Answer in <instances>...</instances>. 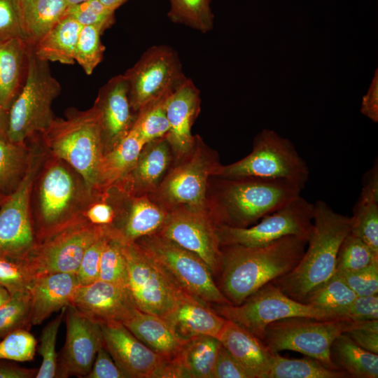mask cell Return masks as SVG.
Here are the masks:
<instances>
[{
  "label": "cell",
  "instance_id": "42",
  "mask_svg": "<svg viewBox=\"0 0 378 378\" xmlns=\"http://www.w3.org/2000/svg\"><path fill=\"white\" fill-rule=\"evenodd\" d=\"M377 261L378 253L361 239L349 233L339 248L335 272L361 270Z\"/></svg>",
  "mask_w": 378,
  "mask_h": 378
},
{
  "label": "cell",
  "instance_id": "43",
  "mask_svg": "<svg viewBox=\"0 0 378 378\" xmlns=\"http://www.w3.org/2000/svg\"><path fill=\"white\" fill-rule=\"evenodd\" d=\"M104 31L96 25L83 26L76 43L74 59L87 75L102 62L105 47L101 41Z\"/></svg>",
  "mask_w": 378,
  "mask_h": 378
},
{
  "label": "cell",
  "instance_id": "35",
  "mask_svg": "<svg viewBox=\"0 0 378 378\" xmlns=\"http://www.w3.org/2000/svg\"><path fill=\"white\" fill-rule=\"evenodd\" d=\"M221 343L214 337L200 335L187 340L175 358L184 378H213Z\"/></svg>",
  "mask_w": 378,
  "mask_h": 378
},
{
  "label": "cell",
  "instance_id": "9",
  "mask_svg": "<svg viewBox=\"0 0 378 378\" xmlns=\"http://www.w3.org/2000/svg\"><path fill=\"white\" fill-rule=\"evenodd\" d=\"M27 172L18 188L0 204V254L26 259L36 244L31 197L36 176L46 155L41 140L30 141Z\"/></svg>",
  "mask_w": 378,
  "mask_h": 378
},
{
  "label": "cell",
  "instance_id": "8",
  "mask_svg": "<svg viewBox=\"0 0 378 378\" xmlns=\"http://www.w3.org/2000/svg\"><path fill=\"white\" fill-rule=\"evenodd\" d=\"M355 321L344 318L318 319L290 317L270 323L262 341L274 353L290 350L339 370L330 358V346L341 334L352 329Z\"/></svg>",
  "mask_w": 378,
  "mask_h": 378
},
{
  "label": "cell",
  "instance_id": "31",
  "mask_svg": "<svg viewBox=\"0 0 378 378\" xmlns=\"http://www.w3.org/2000/svg\"><path fill=\"white\" fill-rule=\"evenodd\" d=\"M145 144L132 128L114 147L104 153L97 174L99 194L120 183L132 171Z\"/></svg>",
  "mask_w": 378,
  "mask_h": 378
},
{
  "label": "cell",
  "instance_id": "19",
  "mask_svg": "<svg viewBox=\"0 0 378 378\" xmlns=\"http://www.w3.org/2000/svg\"><path fill=\"white\" fill-rule=\"evenodd\" d=\"M220 166L199 150L168 174L160 184V195L172 205L204 208L209 177L215 176Z\"/></svg>",
  "mask_w": 378,
  "mask_h": 378
},
{
  "label": "cell",
  "instance_id": "18",
  "mask_svg": "<svg viewBox=\"0 0 378 378\" xmlns=\"http://www.w3.org/2000/svg\"><path fill=\"white\" fill-rule=\"evenodd\" d=\"M99 325L104 347L127 378H158L167 358L145 345L121 322Z\"/></svg>",
  "mask_w": 378,
  "mask_h": 378
},
{
  "label": "cell",
  "instance_id": "58",
  "mask_svg": "<svg viewBox=\"0 0 378 378\" xmlns=\"http://www.w3.org/2000/svg\"><path fill=\"white\" fill-rule=\"evenodd\" d=\"M37 370L0 363V378H31L36 377Z\"/></svg>",
  "mask_w": 378,
  "mask_h": 378
},
{
  "label": "cell",
  "instance_id": "16",
  "mask_svg": "<svg viewBox=\"0 0 378 378\" xmlns=\"http://www.w3.org/2000/svg\"><path fill=\"white\" fill-rule=\"evenodd\" d=\"M218 226L215 215L206 212L205 207L180 206L169 212L157 234L197 255L216 275L222 263Z\"/></svg>",
  "mask_w": 378,
  "mask_h": 378
},
{
  "label": "cell",
  "instance_id": "24",
  "mask_svg": "<svg viewBox=\"0 0 378 378\" xmlns=\"http://www.w3.org/2000/svg\"><path fill=\"white\" fill-rule=\"evenodd\" d=\"M202 300L184 295L163 318L174 332L183 340L200 335L218 339L226 319Z\"/></svg>",
  "mask_w": 378,
  "mask_h": 378
},
{
  "label": "cell",
  "instance_id": "48",
  "mask_svg": "<svg viewBox=\"0 0 378 378\" xmlns=\"http://www.w3.org/2000/svg\"><path fill=\"white\" fill-rule=\"evenodd\" d=\"M115 10L103 5L99 0H87L68 6L64 14L71 16L82 26L96 25L104 31L115 22Z\"/></svg>",
  "mask_w": 378,
  "mask_h": 378
},
{
  "label": "cell",
  "instance_id": "6",
  "mask_svg": "<svg viewBox=\"0 0 378 378\" xmlns=\"http://www.w3.org/2000/svg\"><path fill=\"white\" fill-rule=\"evenodd\" d=\"M48 63L39 59L31 47L25 83L8 111L6 136L13 143L27 144L44 132L55 118L52 104L61 85Z\"/></svg>",
  "mask_w": 378,
  "mask_h": 378
},
{
  "label": "cell",
  "instance_id": "51",
  "mask_svg": "<svg viewBox=\"0 0 378 378\" xmlns=\"http://www.w3.org/2000/svg\"><path fill=\"white\" fill-rule=\"evenodd\" d=\"M116 206L109 202L105 192L95 196L85 207L83 216L92 225L113 227L116 219Z\"/></svg>",
  "mask_w": 378,
  "mask_h": 378
},
{
  "label": "cell",
  "instance_id": "46",
  "mask_svg": "<svg viewBox=\"0 0 378 378\" xmlns=\"http://www.w3.org/2000/svg\"><path fill=\"white\" fill-rule=\"evenodd\" d=\"M34 279L26 259L0 254V285L11 293L29 291Z\"/></svg>",
  "mask_w": 378,
  "mask_h": 378
},
{
  "label": "cell",
  "instance_id": "23",
  "mask_svg": "<svg viewBox=\"0 0 378 378\" xmlns=\"http://www.w3.org/2000/svg\"><path fill=\"white\" fill-rule=\"evenodd\" d=\"M125 195L127 201L115 205L116 219L112 227L115 234L122 241L131 242L157 233L167 220L169 212L144 194Z\"/></svg>",
  "mask_w": 378,
  "mask_h": 378
},
{
  "label": "cell",
  "instance_id": "61",
  "mask_svg": "<svg viewBox=\"0 0 378 378\" xmlns=\"http://www.w3.org/2000/svg\"><path fill=\"white\" fill-rule=\"evenodd\" d=\"M11 293L4 286L0 285V307L10 298Z\"/></svg>",
  "mask_w": 378,
  "mask_h": 378
},
{
  "label": "cell",
  "instance_id": "40",
  "mask_svg": "<svg viewBox=\"0 0 378 378\" xmlns=\"http://www.w3.org/2000/svg\"><path fill=\"white\" fill-rule=\"evenodd\" d=\"M211 0H170L169 19L206 33L214 27Z\"/></svg>",
  "mask_w": 378,
  "mask_h": 378
},
{
  "label": "cell",
  "instance_id": "50",
  "mask_svg": "<svg viewBox=\"0 0 378 378\" xmlns=\"http://www.w3.org/2000/svg\"><path fill=\"white\" fill-rule=\"evenodd\" d=\"M111 227L98 237L85 251L75 275L79 286L87 285L99 279L102 251Z\"/></svg>",
  "mask_w": 378,
  "mask_h": 378
},
{
  "label": "cell",
  "instance_id": "2",
  "mask_svg": "<svg viewBox=\"0 0 378 378\" xmlns=\"http://www.w3.org/2000/svg\"><path fill=\"white\" fill-rule=\"evenodd\" d=\"M97 195L72 167L47 153L31 197L37 241L83 218L85 207Z\"/></svg>",
  "mask_w": 378,
  "mask_h": 378
},
{
  "label": "cell",
  "instance_id": "15",
  "mask_svg": "<svg viewBox=\"0 0 378 378\" xmlns=\"http://www.w3.org/2000/svg\"><path fill=\"white\" fill-rule=\"evenodd\" d=\"M314 215V204L300 195L251 226L218 225L221 246H258L290 235L308 240L313 227Z\"/></svg>",
  "mask_w": 378,
  "mask_h": 378
},
{
  "label": "cell",
  "instance_id": "59",
  "mask_svg": "<svg viewBox=\"0 0 378 378\" xmlns=\"http://www.w3.org/2000/svg\"><path fill=\"white\" fill-rule=\"evenodd\" d=\"M8 112L6 111L0 102V134L7 137Z\"/></svg>",
  "mask_w": 378,
  "mask_h": 378
},
{
  "label": "cell",
  "instance_id": "17",
  "mask_svg": "<svg viewBox=\"0 0 378 378\" xmlns=\"http://www.w3.org/2000/svg\"><path fill=\"white\" fill-rule=\"evenodd\" d=\"M66 335L56 377H86L102 342L99 323L91 320L72 304L66 308Z\"/></svg>",
  "mask_w": 378,
  "mask_h": 378
},
{
  "label": "cell",
  "instance_id": "11",
  "mask_svg": "<svg viewBox=\"0 0 378 378\" xmlns=\"http://www.w3.org/2000/svg\"><path fill=\"white\" fill-rule=\"evenodd\" d=\"M214 309L262 340L266 327L276 321L290 317L337 318L326 310L290 298L272 282L261 287L239 305L215 304Z\"/></svg>",
  "mask_w": 378,
  "mask_h": 378
},
{
  "label": "cell",
  "instance_id": "29",
  "mask_svg": "<svg viewBox=\"0 0 378 378\" xmlns=\"http://www.w3.org/2000/svg\"><path fill=\"white\" fill-rule=\"evenodd\" d=\"M122 323L155 352L171 358L186 340L179 338L162 318L136 308Z\"/></svg>",
  "mask_w": 378,
  "mask_h": 378
},
{
  "label": "cell",
  "instance_id": "63",
  "mask_svg": "<svg viewBox=\"0 0 378 378\" xmlns=\"http://www.w3.org/2000/svg\"><path fill=\"white\" fill-rule=\"evenodd\" d=\"M7 195L0 192V204L3 202Z\"/></svg>",
  "mask_w": 378,
  "mask_h": 378
},
{
  "label": "cell",
  "instance_id": "21",
  "mask_svg": "<svg viewBox=\"0 0 378 378\" xmlns=\"http://www.w3.org/2000/svg\"><path fill=\"white\" fill-rule=\"evenodd\" d=\"M94 102L101 113L102 139L106 153L127 135L136 118L132 113L128 85L123 74L108 80L99 89Z\"/></svg>",
  "mask_w": 378,
  "mask_h": 378
},
{
  "label": "cell",
  "instance_id": "14",
  "mask_svg": "<svg viewBox=\"0 0 378 378\" xmlns=\"http://www.w3.org/2000/svg\"><path fill=\"white\" fill-rule=\"evenodd\" d=\"M123 76L132 109L137 112L152 101L173 92L187 78L177 52L164 45L148 48Z\"/></svg>",
  "mask_w": 378,
  "mask_h": 378
},
{
  "label": "cell",
  "instance_id": "45",
  "mask_svg": "<svg viewBox=\"0 0 378 378\" xmlns=\"http://www.w3.org/2000/svg\"><path fill=\"white\" fill-rule=\"evenodd\" d=\"M66 308L61 309L60 313L50 321L41 332L38 351L42 360L40 368L37 370L36 378H54L56 377L58 363L56 341Z\"/></svg>",
  "mask_w": 378,
  "mask_h": 378
},
{
  "label": "cell",
  "instance_id": "36",
  "mask_svg": "<svg viewBox=\"0 0 378 378\" xmlns=\"http://www.w3.org/2000/svg\"><path fill=\"white\" fill-rule=\"evenodd\" d=\"M31 145L13 143L0 134V192L8 195L19 186L29 163Z\"/></svg>",
  "mask_w": 378,
  "mask_h": 378
},
{
  "label": "cell",
  "instance_id": "32",
  "mask_svg": "<svg viewBox=\"0 0 378 378\" xmlns=\"http://www.w3.org/2000/svg\"><path fill=\"white\" fill-rule=\"evenodd\" d=\"M82 27L73 18L64 14L31 47L34 53L43 61L74 64L76 43Z\"/></svg>",
  "mask_w": 378,
  "mask_h": 378
},
{
  "label": "cell",
  "instance_id": "12",
  "mask_svg": "<svg viewBox=\"0 0 378 378\" xmlns=\"http://www.w3.org/2000/svg\"><path fill=\"white\" fill-rule=\"evenodd\" d=\"M122 241L127 287L136 307L163 318L188 293L181 289L136 241Z\"/></svg>",
  "mask_w": 378,
  "mask_h": 378
},
{
  "label": "cell",
  "instance_id": "54",
  "mask_svg": "<svg viewBox=\"0 0 378 378\" xmlns=\"http://www.w3.org/2000/svg\"><path fill=\"white\" fill-rule=\"evenodd\" d=\"M86 378H127V377L102 342L97 351L92 368Z\"/></svg>",
  "mask_w": 378,
  "mask_h": 378
},
{
  "label": "cell",
  "instance_id": "47",
  "mask_svg": "<svg viewBox=\"0 0 378 378\" xmlns=\"http://www.w3.org/2000/svg\"><path fill=\"white\" fill-rule=\"evenodd\" d=\"M2 338L0 342V359L16 362L33 360L37 342L27 329L13 330Z\"/></svg>",
  "mask_w": 378,
  "mask_h": 378
},
{
  "label": "cell",
  "instance_id": "5",
  "mask_svg": "<svg viewBox=\"0 0 378 378\" xmlns=\"http://www.w3.org/2000/svg\"><path fill=\"white\" fill-rule=\"evenodd\" d=\"M221 178L215 211L219 225L248 227L300 196L302 190L283 178Z\"/></svg>",
  "mask_w": 378,
  "mask_h": 378
},
{
  "label": "cell",
  "instance_id": "1",
  "mask_svg": "<svg viewBox=\"0 0 378 378\" xmlns=\"http://www.w3.org/2000/svg\"><path fill=\"white\" fill-rule=\"evenodd\" d=\"M307 239L286 236L265 245L222 246L218 288L239 305L265 284L290 272L301 259Z\"/></svg>",
  "mask_w": 378,
  "mask_h": 378
},
{
  "label": "cell",
  "instance_id": "37",
  "mask_svg": "<svg viewBox=\"0 0 378 378\" xmlns=\"http://www.w3.org/2000/svg\"><path fill=\"white\" fill-rule=\"evenodd\" d=\"M340 370L327 368L313 358H289L274 353L267 378H346Z\"/></svg>",
  "mask_w": 378,
  "mask_h": 378
},
{
  "label": "cell",
  "instance_id": "22",
  "mask_svg": "<svg viewBox=\"0 0 378 378\" xmlns=\"http://www.w3.org/2000/svg\"><path fill=\"white\" fill-rule=\"evenodd\" d=\"M200 92L190 78L169 97L166 111L169 130L165 136L170 147L182 156L194 146L191 127L200 109Z\"/></svg>",
  "mask_w": 378,
  "mask_h": 378
},
{
  "label": "cell",
  "instance_id": "38",
  "mask_svg": "<svg viewBox=\"0 0 378 378\" xmlns=\"http://www.w3.org/2000/svg\"><path fill=\"white\" fill-rule=\"evenodd\" d=\"M172 93L152 101L138 111L132 128L145 144L167 136L169 125L166 106Z\"/></svg>",
  "mask_w": 378,
  "mask_h": 378
},
{
  "label": "cell",
  "instance_id": "49",
  "mask_svg": "<svg viewBox=\"0 0 378 378\" xmlns=\"http://www.w3.org/2000/svg\"><path fill=\"white\" fill-rule=\"evenodd\" d=\"M357 296L378 293V261L356 271L335 272Z\"/></svg>",
  "mask_w": 378,
  "mask_h": 378
},
{
  "label": "cell",
  "instance_id": "44",
  "mask_svg": "<svg viewBox=\"0 0 378 378\" xmlns=\"http://www.w3.org/2000/svg\"><path fill=\"white\" fill-rule=\"evenodd\" d=\"M30 293L29 290L11 293L0 307V338L9 332L30 327Z\"/></svg>",
  "mask_w": 378,
  "mask_h": 378
},
{
  "label": "cell",
  "instance_id": "27",
  "mask_svg": "<svg viewBox=\"0 0 378 378\" xmlns=\"http://www.w3.org/2000/svg\"><path fill=\"white\" fill-rule=\"evenodd\" d=\"M169 148L165 137L145 144L132 171L113 187L130 195H144L155 190L169 164Z\"/></svg>",
  "mask_w": 378,
  "mask_h": 378
},
{
  "label": "cell",
  "instance_id": "34",
  "mask_svg": "<svg viewBox=\"0 0 378 378\" xmlns=\"http://www.w3.org/2000/svg\"><path fill=\"white\" fill-rule=\"evenodd\" d=\"M330 354L333 364L349 377H378V354L360 347L344 333L333 341Z\"/></svg>",
  "mask_w": 378,
  "mask_h": 378
},
{
  "label": "cell",
  "instance_id": "30",
  "mask_svg": "<svg viewBox=\"0 0 378 378\" xmlns=\"http://www.w3.org/2000/svg\"><path fill=\"white\" fill-rule=\"evenodd\" d=\"M350 233L378 253V162L365 174L360 196L351 216Z\"/></svg>",
  "mask_w": 378,
  "mask_h": 378
},
{
  "label": "cell",
  "instance_id": "57",
  "mask_svg": "<svg viewBox=\"0 0 378 378\" xmlns=\"http://www.w3.org/2000/svg\"><path fill=\"white\" fill-rule=\"evenodd\" d=\"M344 334L348 335L360 347L378 354V332L352 328Z\"/></svg>",
  "mask_w": 378,
  "mask_h": 378
},
{
  "label": "cell",
  "instance_id": "60",
  "mask_svg": "<svg viewBox=\"0 0 378 378\" xmlns=\"http://www.w3.org/2000/svg\"><path fill=\"white\" fill-rule=\"evenodd\" d=\"M105 6L115 10L126 0H99Z\"/></svg>",
  "mask_w": 378,
  "mask_h": 378
},
{
  "label": "cell",
  "instance_id": "56",
  "mask_svg": "<svg viewBox=\"0 0 378 378\" xmlns=\"http://www.w3.org/2000/svg\"><path fill=\"white\" fill-rule=\"evenodd\" d=\"M360 112L374 122H378V71L376 69L367 93L363 97Z\"/></svg>",
  "mask_w": 378,
  "mask_h": 378
},
{
  "label": "cell",
  "instance_id": "3",
  "mask_svg": "<svg viewBox=\"0 0 378 378\" xmlns=\"http://www.w3.org/2000/svg\"><path fill=\"white\" fill-rule=\"evenodd\" d=\"M351 225L350 216L335 211L324 201H316L307 250L290 272L272 282L290 298L304 303L313 290L335 274L337 253Z\"/></svg>",
  "mask_w": 378,
  "mask_h": 378
},
{
  "label": "cell",
  "instance_id": "52",
  "mask_svg": "<svg viewBox=\"0 0 378 378\" xmlns=\"http://www.w3.org/2000/svg\"><path fill=\"white\" fill-rule=\"evenodd\" d=\"M339 318L352 321L378 319V295L357 296L353 302L337 314Z\"/></svg>",
  "mask_w": 378,
  "mask_h": 378
},
{
  "label": "cell",
  "instance_id": "33",
  "mask_svg": "<svg viewBox=\"0 0 378 378\" xmlns=\"http://www.w3.org/2000/svg\"><path fill=\"white\" fill-rule=\"evenodd\" d=\"M20 24L26 43L34 47L64 15L65 0H17Z\"/></svg>",
  "mask_w": 378,
  "mask_h": 378
},
{
  "label": "cell",
  "instance_id": "41",
  "mask_svg": "<svg viewBox=\"0 0 378 378\" xmlns=\"http://www.w3.org/2000/svg\"><path fill=\"white\" fill-rule=\"evenodd\" d=\"M99 279L127 287L128 285L122 241L111 227L102 251Z\"/></svg>",
  "mask_w": 378,
  "mask_h": 378
},
{
  "label": "cell",
  "instance_id": "4",
  "mask_svg": "<svg viewBox=\"0 0 378 378\" xmlns=\"http://www.w3.org/2000/svg\"><path fill=\"white\" fill-rule=\"evenodd\" d=\"M46 152L72 167L94 195H98L97 174L104 153L100 110L94 102L85 111L69 108L65 118H55L40 135Z\"/></svg>",
  "mask_w": 378,
  "mask_h": 378
},
{
  "label": "cell",
  "instance_id": "26",
  "mask_svg": "<svg viewBox=\"0 0 378 378\" xmlns=\"http://www.w3.org/2000/svg\"><path fill=\"white\" fill-rule=\"evenodd\" d=\"M218 340L250 378H267L274 353L262 340L227 319Z\"/></svg>",
  "mask_w": 378,
  "mask_h": 378
},
{
  "label": "cell",
  "instance_id": "55",
  "mask_svg": "<svg viewBox=\"0 0 378 378\" xmlns=\"http://www.w3.org/2000/svg\"><path fill=\"white\" fill-rule=\"evenodd\" d=\"M213 378H250L237 360L222 345L215 362Z\"/></svg>",
  "mask_w": 378,
  "mask_h": 378
},
{
  "label": "cell",
  "instance_id": "7",
  "mask_svg": "<svg viewBox=\"0 0 378 378\" xmlns=\"http://www.w3.org/2000/svg\"><path fill=\"white\" fill-rule=\"evenodd\" d=\"M215 176L283 178L303 189L309 180V170L292 141L274 130L264 129L255 136L248 155L234 163L220 165Z\"/></svg>",
  "mask_w": 378,
  "mask_h": 378
},
{
  "label": "cell",
  "instance_id": "13",
  "mask_svg": "<svg viewBox=\"0 0 378 378\" xmlns=\"http://www.w3.org/2000/svg\"><path fill=\"white\" fill-rule=\"evenodd\" d=\"M107 227L83 217L38 241L26 258L31 274L35 278L57 272L76 274L85 251Z\"/></svg>",
  "mask_w": 378,
  "mask_h": 378
},
{
  "label": "cell",
  "instance_id": "62",
  "mask_svg": "<svg viewBox=\"0 0 378 378\" xmlns=\"http://www.w3.org/2000/svg\"><path fill=\"white\" fill-rule=\"evenodd\" d=\"M87 0H65L67 7L73 5H76L80 3H82L83 1H85Z\"/></svg>",
  "mask_w": 378,
  "mask_h": 378
},
{
  "label": "cell",
  "instance_id": "10",
  "mask_svg": "<svg viewBox=\"0 0 378 378\" xmlns=\"http://www.w3.org/2000/svg\"><path fill=\"white\" fill-rule=\"evenodd\" d=\"M136 242L183 291L207 304H231L209 266L197 255L155 233Z\"/></svg>",
  "mask_w": 378,
  "mask_h": 378
},
{
  "label": "cell",
  "instance_id": "20",
  "mask_svg": "<svg viewBox=\"0 0 378 378\" xmlns=\"http://www.w3.org/2000/svg\"><path fill=\"white\" fill-rule=\"evenodd\" d=\"M70 304L99 324L122 323L137 308L128 287L99 279L78 286Z\"/></svg>",
  "mask_w": 378,
  "mask_h": 378
},
{
  "label": "cell",
  "instance_id": "39",
  "mask_svg": "<svg viewBox=\"0 0 378 378\" xmlns=\"http://www.w3.org/2000/svg\"><path fill=\"white\" fill-rule=\"evenodd\" d=\"M357 297L355 293L336 274L313 290L304 303L326 310L334 316Z\"/></svg>",
  "mask_w": 378,
  "mask_h": 378
},
{
  "label": "cell",
  "instance_id": "28",
  "mask_svg": "<svg viewBox=\"0 0 378 378\" xmlns=\"http://www.w3.org/2000/svg\"><path fill=\"white\" fill-rule=\"evenodd\" d=\"M30 49L21 37L0 39V102L8 112L25 83Z\"/></svg>",
  "mask_w": 378,
  "mask_h": 378
},
{
  "label": "cell",
  "instance_id": "53",
  "mask_svg": "<svg viewBox=\"0 0 378 378\" xmlns=\"http://www.w3.org/2000/svg\"><path fill=\"white\" fill-rule=\"evenodd\" d=\"M10 37L23 38L18 2L17 0H0V39Z\"/></svg>",
  "mask_w": 378,
  "mask_h": 378
},
{
  "label": "cell",
  "instance_id": "25",
  "mask_svg": "<svg viewBox=\"0 0 378 378\" xmlns=\"http://www.w3.org/2000/svg\"><path fill=\"white\" fill-rule=\"evenodd\" d=\"M75 274L57 272L35 278L30 289L29 324L38 326L71 303L78 286Z\"/></svg>",
  "mask_w": 378,
  "mask_h": 378
}]
</instances>
